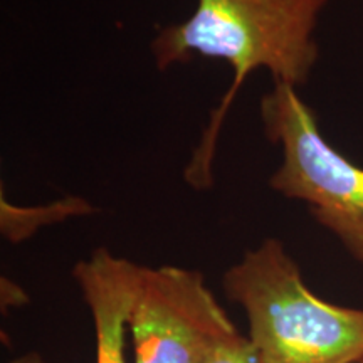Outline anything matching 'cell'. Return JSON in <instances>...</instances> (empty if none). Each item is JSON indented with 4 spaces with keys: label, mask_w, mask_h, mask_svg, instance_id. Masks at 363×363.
<instances>
[{
    "label": "cell",
    "mask_w": 363,
    "mask_h": 363,
    "mask_svg": "<svg viewBox=\"0 0 363 363\" xmlns=\"http://www.w3.org/2000/svg\"><path fill=\"white\" fill-rule=\"evenodd\" d=\"M330 0H197L189 19L162 27L150 44L155 66L167 71L195 57L219 59L233 67L234 81L195 150L185 179L195 189L212 184L217 136L244 81L266 69L274 84H305L320 49L318 19Z\"/></svg>",
    "instance_id": "obj_1"
},
{
    "label": "cell",
    "mask_w": 363,
    "mask_h": 363,
    "mask_svg": "<svg viewBox=\"0 0 363 363\" xmlns=\"http://www.w3.org/2000/svg\"><path fill=\"white\" fill-rule=\"evenodd\" d=\"M225 296L249 321L261 363H358L363 310L333 305L308 288L279 239L244 252L222 278Z\"/></svg>",
    "instance_id": "obj_2"
},
{
    "label": "cell",
    "mask_w": 363,
    "mask_h": 363,
    "mask_svg": "<svg viewBox=\"0 0 363 363\" xmlns=\"http://www.w3.org/2000/svg\"><path fill=\"white\" fill-rule=\"evenodd\" d=\"M266 138L283 152L269 187L305 202L320 225L363 264V169L321 133L318 118L289 84H274L261 99Z\"/></svg>",
    "instance_id": "obj_3"
},
{
    "label": "cell",
    "mask_w": 363,
    "mask_h": 363,
    "mask_svg": "<svg viewBox=\"0 0 363 363\" xmlns=\"http://www.w3.org/2000/svg\"><path fill=\"white\" fill-rule=\"evenodd\" d=\"M128 331L133 363H208L240 337L202 272L145 266Z\"/></svg>",
    "instance_id": "obj_4"
},
{
    "label": "cell",
    "mask_w": 363,
    "mask_h": 363,
    "mask_svg": "<svg viewBox=\"0 0 363 363\" xmlns=\"http://www.w3.org/2000/svg\"><path fill=\"white\" fill-rule=\"evenodd\" d=\"M145 266L99 247L72 267L88 305L96 338V363H128L126 331Z\"/></svg>",
    "instance_id": "obj_5"
},
{
    "label": "cell",
    "mask_w": 363,
    "mask_h": 363,
    "mask_svg": "<svg viewBox=\"0 0 363 363\" xmlns=\"http://www.w3.org/2000/svg\"><path fill=\"white\" fill-rule=\"evenodd\" d=\"M0 206H2V216H0L2 234L9 242L13 244L29 239L30 235L38 233L40 227L91 212L89 203L79 197H67L49 203V206L34 208L16 207L6 202V199H2Z\"/></svg>",
    "instance_id": "obj_6"
},
{
    "label": "cell",
    "mask_w": 363,
    "mask_h": 363,
    "mask_svg": "<svg viewBox=\"0 0 363 363\" xmlns=\"http://www.w3.org/2000/svg\"><path fill=\"white\" fill-rule=\"evenodd\" d=\"M208 363H261V360L247 337L240 335L233 343L222 348Z\"/></svg>",
    "instance_id": "obj_7"
},
{
    "label": "cell",
    "mask_w": 363,
    "mask_h": 363,
    "mask_svg": "<svg viewBox=\"0 0 363 363\" xmlns=\"http://www.w3.org/2000/svg\"><path fill=\"white\" fill-rule=\"evenodd\" d=\"M27 303V294L19 284L12 283L11 279L2 278V306L17 308Z\"/></svg>",
    "instance_id": "obj_8"
},
{
    "label": "cell",
    "mask_w": 363,
    "mask_h": 363,
    "mask_svg": "<svg viewBox=\"0 0 363 363\" xmlns=\"http://www.w3.org/2000/svg\"><path fill=\"white\" fill-rule=\"evenodd\" d=\"M11 363H45V362L38 352H29V353H26V355L13 358Z\"/></svg>",
    "instance_id": "obj_9"
},
{
    "label": "cell",
    "mask_w": 363,
    "mask_h": 363,
    "mask_svg": "<svg viewBox=\"0 0 363 363\" xmlns=\"http://www.w3.org/2000/svg\"><path fill=\"white\" fill-rule=\"evenodd\" d=\"M358 363H363V357H362V360H360V362H358Z\"/></svg>",
    "instance_id": "obj_10"
}]
</instances>
